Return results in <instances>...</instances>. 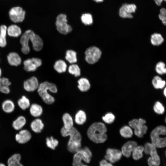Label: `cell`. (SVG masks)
Returning a JSON list of instances; mask_svg holds the SVG:
<instances>
[{"instance_id":"cell-38","label":"cell","mask_w":166,"mask_h":166,"mask_svg":"<svg viewBox=\"0 0 166 166\" xmlns=\"http://www.w3.org/2000/svg\"><path fill=\"white\" fill-rule=\"evenodd\" d=\"M69 73L75 77L79 76L81 75V70L78 66L76 64H72L68 68Z\"/></svg>"},{"instance_id":"cell-7","label":"cell","mask_w":166,"mask_h":166,"mask_svg":"<svg viewBox=\"0 0 166 166\" xmlns=\"http://www.w3.org/2000/svg\"><path fill=\"white\" fill-rule=\"evenodd\" d=\"M146 121L142 118L134 119L129 122V125L134 129L135 135L140 138H142L146 133L148 127L145 125Z\"/></svg>"},{"instance_id":"cell-21","label":"cell","mask_w":166,"mask_h":166,"mask_svg":"<svg viewBox=\"0 0 166 166\" xmlns=\"http://www.w3.org/2000/svg\"><path fill=\"white\" fill-rule=\"evenodd\" d=\"M30 107V112L32 116L38 117L42 114L43 109L40 105L36 103H33Z\"/></svg>"},{"instance_id":"cell-26","label":"cell","mask_w":166,"mask_h":166,"mask_svg":"<svg viewBox=\"0 0 166 166\" xmlns=\"http://www.w3.org/2000/svg\"><path fill=\"white\" fill-rule=\"evenodd\" d=\"M21 155L18 153L15 154L11 156L8 160V166H23L20 163Z\"/></svg>"},{"instance_id":"cell-46","label":"cell","mask_w":166,"mask_h":166,"mask_svg":"<svg viewBox=\"0 0 166 166\" xmlns=\"http://www.w3.org/2000/svg\"><path fill=\"white\" fill-rule=\"evenodd\" d=\"M154 1L155 2L156 4V5L158 6H160L161 5L162 2L163 0H154Z\"/></svg>"},{"instance_id":"cell-36","label":"cell","mask_w":166,"mask_h":166,"mask_svg":"<svg viewBox=\"0 0 166 166\" xmlns=\"http://www.w3.org/2000/svg\"><path fill=\"white\" fill-rule=\"evenodd\" d=\"M81 19L82 23L85 25H90L93 23L92 16L89 13L83 14L81 16Z\"/></svg>"},{"instance_id":"cell-34","label":"cell","mask_w":166,"mask_h":166,"mask_svg":"<svg viewBox=\"0 0 166 166\" xmlns=\"http://www.w3.org/2000/svg\"><path fill=\"white\" fill-rule=\"evenodd\" d=\"M17 103L19 107L23 110L28 109L30 105L29 100L24 96H22L18 100Z\"/></svg>"},{"instance_id":"cell-25","label":"cell","mask_w":166,"mask_h":166,"mask_svg":"<svg viewBox=\"0 0 166 166\" xmlns=\"http://www.w3.org/2000/svg\"><path fill=\"white\" fill-rule=\"evenodd\" d=\"M78 87L81 92H86L89 89L90 84L89 81L86 78H81L78 81Z\"/></svg>"},{"instance_id":"cell-50","label":"cell","mask_w":166,"mask_h":166,"mask_svg":"<svg viewBox=\"0 0 166 166\" xmlns=\"http://www.w3.org/2000/svg\"><path fill=\"white\" fill-rule=\"evenodd\" d=\"M2 75V71L1 69L0 68V78Z\"/></svg>"},{"instance_id":"cell-6","label":"cell","mask_w":166,"mask_h":166,"mask_svg":"<svg viewBox=\"0 0 166 166\" xmlns=\"http://www.w3.org/2000/svg\"><path fill=\"white\" fill-rule=\"evenodd\" d=\"M144 152L146 154H149L151 156L148 160L149 166H159L160 159L158 156L156 148L151 143L147 142L144 145Z\"/></svg>"},{"instance_id":"cell-28","label":"cell","mask_w":166,"mask_h":166,"mask_svg":"<svg viewBox=\"0 0 166 166\" xmlns=\"http://www.w3.org/2000/svg\"><path fill=\"white\" fill-rule=\"evenodd\" d=\"M7 27L4 25L0 26V46L5 47L6 45V36L7 33Z\"/></svg>"},{"instance_id":"cell-8","label":"cell","mask_w":166,"mask_h":166,"mask_svg":"<svg viewBox=\"0 0 166 166\" xmlns=\"http://www.w3.org/2000/svg\"><path fill=\"white\" fill-rule=\"evenodd\" d=\"M55 25L57 30L63 34H67L72 30L71 26L68 24L67 16L64 14H60L57 16Z\"/></svg>"},{"instance_id":"cell-12","label":"cell","mask_w":166,"mask_h":166,"mask_svg":"<svg viewBox=\"0 0 166 166\" xmlns=\"http://www.w3.org/2000/svg\"><path fill=\"white\" fill-rule=\"evenodd\" d=\"M122 155L121 151L117 149L109 148L106 150L105 157L106 160L113 164L119 160Z\"/></svg>"},{"instance_id":"cell-14","label":"cell","mask_w":166,"mask_h":166,"mask_svg":"<svg viewBox=\"0 0 166 166\" xmlns=\"http://www.w3.org/2000/svg\"><path fill=\"white\" fill-rule=\"evenodd\" d=\"M30 40L31 41L33 48L37 51H40L42 49L43 43L41 37L31 30L30 37Z\"/></svg>"},{"instance_id":"cell-40","label":"cell","mask_w":166,"mask_h":166,"mask_svg":"<svg viewBox=\"0 0 166 166\" xmlns=\"http://www.w3.org/2000/svg\"><path fill=\"white\" fill-rule=\"evenodd\" d=\"M156 71L157 73L160 75H163L166 73V68L165 64L163 62H158L156 65Z\"/></svg>"},{"instance_id":"cell-16","label":"cell","mask_w":166,"mask_h":166,"mask_svg":"<svg viewBox=\"0 0 166 166\" xmlns=\"http://www.w3.org/2000/svg\"><path fill=\"white\" fill-rule=\"evenodd\" d=\"M30 132L26 129L21 130L15 136L16 141L20 144H24L28 142L31 139Z\"/></svg>"},{"instance_id":"cell-30","label":"cell","mask_w":166,"mask_h":166,"mask_svg":"<svg viewBox=\"0 0 166 166\" xmlns=\"http://www.w3.org/2000/svg\"><path fill=\"white\" fill-rule=\"evenodd\" d=\"M152 83L154 87L156 89H162L165 86V81L158 76L154 77L152 81Z\"/></svg>"},{"instance_id":"cell-37","label":"cell","mask_w":166,"mask_h":166,"mask_svg":"<svg viewBox=\"0 0 166 166\" xmlns=\"http://www.w3.org/2000/svg\"><path fill=\"white\" fill-rule=\"evenodd\" d=\"M120 133L122 136L126 138H130L133 135L131 128L127 126H124L121 128Z\"/></svg>"},{"instance_id":"cell-45","label":"cell","mask_w":166,"mask_h":166,"mask_svg":"<svg viewBox=\"0 0 166 166\" xmlns=\"http://www.w3.org/2000/svg\"><path fill=\"white\" fill-rule=\"evenodd\" d=\"M99 166H113L110 163H109L105 159H103L100 162Z\"/></svg>"},{"instance_id":"cell-47","label":"cell","mask_w":166,"mask_h":166,"mask_svg":"<svg viewBox=\"0 0 166 166\" xmlns=\"http://www.w3.org/2000/svg\"><path fill=\"white\" fill-rule=\"evenodd\" d=\"M96 2H103L104 0H93Z\"/></svg>"},{"instance_id":"cell-5","label":"cell","mask_w":166,"mask_h":166,"mask_svg":"<svg viewBox=\"0 0 166 166\" xmlns=\"http://www.w3.org/2000/svg\"><path fill=\"white\" fill-rule=\"evenodd\" d=\"M92 153L87 147L81 148L78 152L74 153L73 157V166H88L84 164L89 163L90 162Z\"/></svg>"},{"instance_id":"cell-3","label":"cell","mask_w":166,"mask_h":166,"mask_svg":"<svg viewBox=\"0 0 166 166\" xmlns=\"http://www.w3.org/2000/svg\"><path fill=\"white\" fill-rule=\"evenodd\" d=\"M37 89L39 95L45 103L50 105L54 103V98L49 94L48 91L54 93H57V88L55 84L44 81L39 85Z\"/></svg>"},{"instance_id":"cell-39","label":"cell","mask_w":166,"mask_h":166,"mask_svg":"<svg viewBox=\"0 0 166 166\" xmlns=\"http://www.w3.org/2000/svg\"><path fill=\"white\" fill-rule=\"evenodd\" d=\"M59 143L57 140L54 139L53 136L46 138V144L47 146L50 148L54 150Z\"/></svg>"},{"instance_id":"cell-42","label":"cell","mask_w":166,"mask_h":166,"mask_svg":"<svg viewBox=\"0 0 166 166\" xmlns=\"http://www.w3.org/2000/svg\"><path fill=\"white\" fill-rule=\"evenodd\" d=\"M102 119L106 123L110 124L112 123L114 121L115 117L112 113H108L105 115V116H103Z\"/></svg>"},{"instance_id":"cell-19","label":"cell","mask_w":166,"mask_h":166,"mask_svg":"<svg viewBox=\"0 0 166 166\" xmlns=\"http://www.w3.org/2000/svg\"><path fill=\"white\" fill-rule=\"evenodd\" d=\"M9 64L12 66H18L21 63V58L19 55L15 52H11L7 56Z\"/></svg>"},{"instance_id":"cell-20","label":"cell","mask_w":166,"mask_h":166,"mask_svg":"<svg viewBox=\"0 0 166 166\" xmlns=\"http://www.w3.org/2000/svg\"><path fill=\"white\" fill-rule=\"evenodd\" d=\"M30 126L32 130L37 133L41 132L44 127V124L39 118H36L32 121Z\"/></svg>"},{"instance_id":"cell-33","label":"cell","mask_w":166,"mask_h":166,"mask_svg":"<svg viewBox=\"0 0 166 166\" xmlns=\"http://www.w3.org/2000/svg\"><path fill=\"white\" fill-rule=\"evenodd\" d=\"M62 120L64 124V127L69 129L73 127V121L71 115L68 113H64L62 116Z\"/></svg>"},{"instance_id":"cell-43","label":"cell","mask_w":166,"mask_h":166,"mask_svg":"<svg viewBox=\"0 0 166 166\" xmlns=\"http://www.w3.org/2000/svg\"><path fill=\"white\" fill-rule=\"evenodd\" d=\"M159 18L164 25L166 24V10L165 8H162L160 10Z\"/></svg>"},{"instance_id":"cell-44","label":"cell","mask_w":166,"mask_h":166,"mask_svg":"<svg viewBox=\"0 0 166 166\" xmlns=\"http://www.w3.org/2000/svg\"><path fill=\"white\" fill-rule=\"evenodd\" d=\"M0 92L5 94L9 93L10 92L9 86L7 85L1 86L0 88Z\"/></svg>"},{"instance_id":"cell-24","label":"cell","mask_w":166,"mask_h":166,"mask_svg":"<svg viewBox=\"0 0 166 166\" xmlns=\"http://www.w3.org/2000/svg\"><path fill=\"white\" fill-rule=\"evenodd\" d=\"M2 108L3 110L5 113H10L14 110L15 105L12 100L7 99L4 101L2 103Z\"/></svg>"},{"instance_id":"cell-10","label":"cell","mask_w":166,"mask_h":166,"mask_svg":"<svg viewBox=\"0 0 166 166\" xmlns=\"http://www.w3.org/2000/svg\"><path fill=\"white\" fill-rule=\"evenodd\" d=\"M9 16L10 19L14 23L22 22L25 18V11L19 6L12 8L9 10Z\"/></svg>"},{"instance_id":"cell-9","label":"cell","mask_w":166,"mask_h":166,"mask_svg":"<svg viewBox=\"0 0 166 166\" xmlns=\"http://www.w3.org/2000/svg\"><path fill=\"white\" fill-rule=\"evenodd\" d=\"M100 49L96 46H92L88 48L85 51V59L88 63L93 64L97 62L101 55Z\"/></svg>"},{"instance_id":"cell-49","label":"cell","mask_w":166,"mask_h":166,"mask_svg":"<svg viewBox=\"0 0 166 166\" xmlns=\"http://www.w3.org/2000/svg\"><path fill=\"white\" fill-rule=\"evenodd\" d=\"M0 166H6V165L4 164L1 163H0Z\"/></svg>"},{"instance_id":"cell-35","label":"cell","mask_w":166,"mask_h":166,"mask_svg":"<svg viewBox=\"0 0 166 166\" xmlns=\"http://www.w3.org/2000/svg\"><path fill=\"white\" fill-rule=\"evenodd\" d=\"M65 59L69 63L74 64L77 62V53L72 50H68L66 52Z\"/></svg>"},{"instance_id":"cell-29","label":"cell","mask_w":166,"mask_h":166,"mask_svg":"<svg viewBox=\"0 0 166 166\" xmlns=\"http://www.w3.org/2000/svg\"><path fill=\"white\" fill-rule=\"evenodd\" d=\"M150 40L153 45L158 46L163 42L164 39L160 34L154 33L151 35Z\"/></svg>"},{"instance_id":"cell-51","label":"cell","mask_w":166,"mask_h":166,"mask_svg":"<svg viewBox=\"0 0 166 166\" xmlns=\"http://www.w3.org/2000/svg\"><path fill=\"white\" fill-rule=\"evenodd\" d=\"M164 0V1H166V0Z\"/></svg>"},{"instance_id":"cell-17","label":"cell","mask_w":166,"mask_h":166,"mask_svg":"<svg viewBox=\"0 0 166 166\" xmlns=\"http://www.w3.org/2000/svg\"><path fill=\"white\" fill-rule=\"evenodd\" d=\"M39 85L37 78L33 76L25 81L23 84L24 89L29 92H33L38 89Z\"/></svg>"},{"instance_id":"cell-18","label":"cell","mask_w":166,"mask_h":166,"mask_svg":"<svg viewBox=\"0 0 166 166\" xmlns=\"http://www.w3.org/2000/svg\"><path fill=\"white\" fill-rule=\"evenodd\" d=\"M137 146V143L134 141H129L126 142L121 148L122 155L126 157H129L133 150Z\"/></svg>"},{"instance_id":"cell-15","label":"cell","mask_w":166,"mask_h":166,"mask_svg":"<svg viewBox=\"0 0 166 166\" xmlns=\"http://www.w3.org/2000/svg\"><path fill=\"white\" fill-rule=\"evenodd\" d=\"M31 30L26 31L21 36L20 42L22 45L21 51L23 53L26 54L30 51V48L29 45L30 34Z\"/></svg>"},{"instance_id":"cell-1","label":"cell","mask_w":166,"mask_h":166,"mask_svg":"<svg viewBox=\"0 0 166 166\" xmlns=\"http://www.w3.org/2000/svg\"><path fill=\"white\" fill-rule=\"evenodd\" d=\"M63 137L69 136L67 144V148L71 153H75L81 148V136L79 132L73 127L66 129L63 127L61 130Z\"/></svg>"},{"instance_id":"cell-32","label":"cell","mask_w":166,"mask_h":166,"mask_svg":"<svg viewBox=\"0 0 166 166\" xmlns=\"http://www.w3.org/2000/svg\"><path fill=\"white\" fill-rule=\"evenodd\" d=\"M144 147L141 146H137L133 150L132 157L135 160H138L141 158L143 156Z\"/></svg>"},{"instance_id":"cell-4","label":"cell","mask_w":166,"mask_h":166,"mask_svg":"<svg viewBox=\"0 0 166 166\" xmlns=\"http://www.w3.org/2000/svg\"><path fill=\"white\" fill-rule=\"evenodd\" d=\"M166 128L160 125L154 129L150 134L151 144L156 148H163L166 145Z\"/></svg>"},{"instance_id":"cell-27","label":"cell","mask_w":166,"mask_h":166,"mask_svg":"<svg viewBox=\"0 0 166 166\" xmlns=\"http://www.w3.org/2000/svg\"><path fill=\"white\" fill-rule=\"evenodd\" d=\"M53 67L57 72L59 73H61L66 71L67 65L64 61L62 60H59L55 62Z\"/></svg>"},{"instance_id":"cell-48","label":"cell","mask_w":166,"mask_h":166,"mask_svg":"<svg viewBox=\"0 0 166 166\" xmlns=\"http://www.w3.org/2000/svg\"><path fill=\"white\" fill-rule=\"evenodd\" d=\"M163 93L164 96L165 97L166 96V88H165L164 90Z\"/></svg>"},{"instance_id":"cell-22","label":"cell","mask_w":166,"mask_h":166,"mask_svg":"<svg viewBox=\"0 0 166 166\" xmlns=\"http://www.w3.org/2000/svg\"><path fill=\"white\" fill-rule=\"evenodd\" d=\"M7 32L10 36L18 37L21 35L22 31L18 26L14 24L10 26L7 28Z\"/></svg>"},{"instance_id":"cell-41","label":"cell","mask_w":166,"mask_h":166,"mask_svg":"<svg viewBox=\"0 0 166 166\" xmlns=\"http://www.w3.org/2000/svg\"><path fill=\"white\" fill-rule=\"evenodd\" d=\"M154 111L158 114H162L164 112V108L159 101H157L153 107Z\"/></svg>"},{"instance_id":"cell-13","label":"cell","mask_w":166,"mask_h":166,"mask_svg":"<svg viewBox=\"0 0 166 166\" xmlns=\"http://www.w3.org/2000/svg\"><path fill=\"white\" fill-rule=\"evenodd\" d=\"M24 69L26 71H34L42 64L41 60L37 58L28 59L23 62Z\"/></svg>"},{"instance_id":"cell-31","label":"cell","mask_w":166,"mask_h":166,"mask_svg":"<svg viewBox=\"0 0 166 166\" xmlns=\"http://www.w3.org/2000/svg\"><path fill=\"white\" fill-rule=\"evenodd\" d=\"M86 120L85 113L83 110H80L75 115V121L76 123L79 125L83 124Z\"/></svg>"},{"instance_id":"cell-23","label":"cell","mask_w":166,"mask_h":166,"mask_svg":"<svg viewBox=\"0 0 166 166\" xmlns=\"http://www.w3.org/2000/svg\"><path fill=\"white\" fill-rule=\"evenodd\" d=\"M26 123V119L25 117L22 116L18 117L14 120L12 124L13 127L16 130L21 129Z\"/></svg>"},{"instance_id":"cell-11","label":"cell","mask_w":166,"mask_h":166,"mask_svg":"<svg viewBox=\"0 0 166 166\" xmlns=\"http://www.w3.org/2000/svg\"><path fill=\"white\" fill-rule=\"evenodd\" d=\"M136 6L134 4H124L119 9V15L124 18H132V14L136 12Z\"/></svg>"},{"instance_id":"cell-2","label":"cell","mask_w":166,"mask_h":166,"mask_svg":"<svg viewBox=\"0 0 166 166\" xmlns=\"http://www.w3.org/2000/svg\"><path fill=\"white\" fill-rule=\"evenodd\" d=\"M106 126L101 122H96L92 124L88 128L87 135L89 139L96 143H102L107 139Z\"/></svg>"}]
</instances>
